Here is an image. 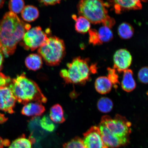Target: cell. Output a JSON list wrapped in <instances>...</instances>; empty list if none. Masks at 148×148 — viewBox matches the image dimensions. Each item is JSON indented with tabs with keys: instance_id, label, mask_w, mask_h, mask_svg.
I'll use <instances>...</instances> for the list:
<instances>
[{
	"instance_id": "obj_20",
	"label": "cell",
	"mask_w": 148,
	"mask_h": 148,
	"mask_svg": "<svg viewBox=\"0 0 148 148\" xmlns=\"http://www.w3.org/2000/svg\"><path fill=\"white\" fill-rule=\"evenodd\" d=\"M49 117L53 123H61L65 120L64 111L60 104H55L52 107L50 111Z\"/></svg>"
},
{
	"instance_id": "obj_34",
	"label": "cell",
	"mask_w": 148,
	"mask_h": 148,
	"mask_svg": "<svg viewBox=\"0 0 148 148\" xmlns=\"http://www.w3.org/2000/svg\"><path fill=\"white\" fill-rule=\"evenodd\" d=\"M8 118L6 117L5 114L0 113V124H3L7 121Z\"/></svg>"
},
{
	"instance_id": "obj_32",
	"label": "cell",
	"mask_w": 148,
	"mask_h": 148,
	"mask_svg": "<svg viewBox=\"0 0 148 148\" xmlns=\"http://www.w3.org/2000/svg\"><path fill=\"white\" fill-rule=\"evenodd\" d=\"M10 144V142L8 139H3L0 136V148H3L5 147H8Z\"/></svg>"
},
{
	"instance_id": "obj_17",
	"label": "cell",
	"mask_w": 148,
	"mask_h": 148,
	"mask_svg": "<svg viewBox=\"0 0 148 148\" xmlns=\"http://www.w3.org/2000/svg\"><path fill=\"white\" fill-rule=\"evenodd\" d=\"M36 140L31 136L27 138L25 134H23L14 140L8 148H32Z\"/></svg>"
},
{
	"instance_id": "obj_28",
	"label": "cell",
	"mask_w": 148,
	"mask_h": 148,
	"mask_svg": "<svg viewBox=\"0 0 148 148\" xmlns=\"http://www.w3.org/2000/svg\"><path fill=\"white\" fill-rule=\"evenodd\" d=\"M63 148H86L83 143L82 139L76 137L64 144Z\"/></svg>"
},
{
	"instance_id": "obj_3",
	"label": "cell",
	"mask_w": 148,
	"mask_h": 148,
	"mask_svg": "<svg viewBox=\"0 0 148 148\" xmlns=\"http://www.w3.org/2000/svg\"><path fill=\"white\" fill-rule=\"evenodd\" d=\"M88 58H74L67 64V68L60 72V76L68 84H85L90 79L92 74Z\"/></svg>"
},
{
	"instance_id": "obj_23",
	"label": "cell",
	"mask_w": 148,
	"mask_h": 148,
	"mask_svg": "<svg viewBox=\"0 0 148 148\" xmlns=\"http://www.w3.org/2000/svg\"><path fill=\"white\" fill-rule=\"evenodd\" d=\"M100 40L102 43L108 42L111 41L114 38L113 33L111 29L103 25L99 28L98 31Z\"/></svg>"
},
{
	"instance_id": "obj_15",
	"label": "cell",
	"mask_w": 148,
	"mask_h": 148,
	"mask_svg": "<svg viewBox=\"0 0 148 148\" xmlns=\"http://www.w3.org/2000/svg\"><path fill=\"white\" fill-rule=\"evenodd\" d=\"M94 86L98 93L105 95L110 92L112 85L107 77L101 76L96 79Z\"/></svg>"
},
{
	"instance_id": "obj_18",
	"label": "cell",
	"mask_w": 148,
	"mask_h": 148,
	"mask_svg": "<svg viewBox=\"0 0 148 148\" xmlns=\"http://www.w3.org/2000/svg\"><path fill=\"white\" fill-rule=\"evenodd\" d=\"M21 12L22 18L24 21L29 23L34 21L39 16L38 8L32 5L25 6Z\"/></svg>"
},
{
	"instance_id": "obj_27",
	"label": "cell",
	"mask_w": 148,
	"mask_h": 148,
	"mask_svg": "<svg viewBox=\"0 0 148 148\" xmlns=\"http://www.w3.org/2000/svg\"><path fill=\"white\" fill-rule=\"evenodd\" d=\"M89 42L93 46L100 45L103 43L101 42L98 31L94 29H90L88 31Z\"/></svg>"
},
{
	"instance_id": "obj_22",
	"label": "cell",
	"mask_w": 148,
	"mask_h": 148,
	"mask_svg": "<svg viewBox=\"0 0 148 148\" xmlns=\"http://www.w3.org/2000/svg\"><path fill=\"white\" fill-rule=\"evenodd\" d=\"M114 104L110 98L106 97H101L98 100L97 107L98 110L101 112L108 113L112 110Z\"/></svg>"
},
{
	"instance_id": "obj_9",
	"label": "cell",
	"mask_w": 148,
	"mask_h": 148,
	"mask_svg": "<svg viewBox=\"0 0 148 148\" xmlns=\"http://www.w3.org/2000/svg\"><path fill=\"white\" fill-rule=\"evenodd\" d=\"M83 136L82 140L86 148H108L103 143L99 127H92Z\"/></svg>"
},
{
	"instance_id": "obj_26",
	"label": "cell",
	"mask_w": 148,
	"mask_h": 148,
	"mask_svg": "<svg viewBox=\"0 0 148 148\" xmlns=\"http://www.w3.org/2000/svg\"><path fill=\"white\" fill-rule=\"evenodd\" d=\"M40 124L42 129L48 132H53L55 128L53 122L47 116H44L42 117L40 120Z\"/></svg>"
},
{
	"instance_id": "obj_14",
	"label": "cell",
	"mask_w": 148,
	"mask_h": 148,
	"mask_svg": "<svg viewBox=\"0 0 148 148\" xmlns=\"http://www.w3.org/2000/svg\"><path fill=\"white\" fill-rule=\"evenodd\" d=\"M123 79L121 82L122 89L125 92H131L136 88V83L134 77L132 70L127 69L123 72Z\"/></svg>"
},
{
	"instance_id": "obj_4",
	"label": "cell",
	"mask_w": 148,
	"mask_h": 148,
	"mask_svg": "<svg viewBox=\"0 0 148 148\" xmlns=\"http://www.w3.org/2000/svg\"><path fill=\"white\" fill-rule=\"evenodd\" d=\"M110 5L103 0H80L77 5L79 16H84L90 23L103 24L110 16L107 8Z\"/></svg>"
},
{
	"instance_id": "obj_21",
	"label": "cell",
	"mask_w": 148,
	"mask_h": 148,
	"mask_svg": "<svg viewBox=\"0 0 148 148\" xmlns=\"http://www.w3.org/2000/svg\"><path fill=\"white\" fill-rule=\"evenodd\" d=\"M118 33L120 38L123 40H128L132 38L134 36V29L130 24L123 23L118 27Z\"/></svg>"
},
{
	"instance_id": "obj_13",
	"label": "cell",
	"mask_w": 148,
	"mask_h": 148,
	"mask_svg": "<svg viewBox=\"0 0 148 148\" xmlns=\"http://www.w3.org/2000/svg\"><path fill=\"white\" fill-rule=\"evenodd\" d=\"M45 110V107L42 103L31 102L25 105L22 109L21 112L23 115L35 117L41 116Z\"/></svg>"
},
{
	"instance_id": "obj_2",
	"label": "cell",
	"mask_w": 148,
	"mask_h": 148,
	"mask_svg": "<svg viewBox=\"0 0 148 148\" xmlns=\"http://www.w3.org/2000/svg\"><path fill=\"white\" fill-rule=\"evenodd\" d=\"M9 85V88L18 103L25 105L31 102L44 103L47 101V98L38 85L28 78L24 73L18 75Z\"/></svg>"
},
{
	"instance_id": "obj_6",
	"label": "cell",
	"mask_w": 148,
	"mask_h": 148,
	"mask_svg": "<svg viewBox=\"0 0 148 148\" xmlns=\"http://www.w3.org/2000/svg\"><path fill=\"white\" fill-rule=\"evenodd\" d=\"M101 122L114 136L120 138H129L131 124L124 116L119 114L113 118L105 116L102 117Z\"/></svg>"
},
{
	"instance_id": "obj_8",
	"label": "cell",
	"mask_w": 148,
	"mask_h": 148,
	"mask_svg": "<svg viewBox=\"0 0 148 148\" xmlns=\"http://www.w3.org/2000/svg\"><path fill=\"white\" fill-rule=\"evenodd\" d=\"M108 4L112 5L116 14L125 11L139 10L142 9V2H147L148 0H108Z\"/></svg>"
},
{
	"instance_id": "obj_24",
	"label": "cell",
	"mask_w": 148,
	"mask_h": 148,
	"mask_svg": "<svg viewBox=\"0 0 148 148\" xmlns=\"http://www.w3.org/2000/svg\"><path fill=\"white\" fill-rule=\"evenodd\" d=\"M24 0H10L8 6L10 12L15 14L20 13L25 7Z\"/></svg>"
},
{
	"instance_id": "obj_7",
	"label": "cell",
	"mask_w": 148,
	"mask_h": 148,
	"mask_svg": "<svg viewBox=\"0 0 148 148\" xmlns=\"http://www.w3.org/2000/svg\"><path fill=\"white\" fill-rule=\"evenodd\" d=\"M49 33L47 31L44 32L40 26L33 27L25 32L20 44L27 50L34 51L45 43Z\"/></svg>"
},
{
	"instance_id": "obj_1",
	"label": "cell",
	"mask_w": 148,
	"mask_h": 148,
	"mask_svg": "<svg viewBox=\"0 0 148 148\" xmlns=\"http://www.w3.org/2000/svg\"><path fill=\"white\" fill-rule=\"evenodd\" d=\"M31 28L29 24L25 23L14 13L5 14L0 20V44L5 57L14 54L18 44Z\"/></svg>"
},
{
	"instance_id": "obj_30",
	"label": "cell",
	"mask_w": 148,
	"mask_h": 148,
	"mask_svg": "<svg viewBox=\"0 0 148 148\" xmlns=\"http://www.w3.org/2000/svg\"><path fill=\"white\" fill-rule=\"evenodd\" d=\"M10 77L7 76L4 74L0 73V87L1 86H7L11 82Z\"/></svg>"
},
{
	"instance_id": "obj_29",
	"label": "cell",
	"mask_w": 148,
	"mask_h": 148,
	"mask_svg": "<svg viewBox=\"0 0 148 148\" xmlns=\"http://www.w3.org/2000/svg\"><path fill=\"white\" fill-rule=\"evenodd\" d=\"M138 77L140 83L148 84V66L140 68L138 73Z\"/></svg>"
},
{
	"instance_id": "obj_10",
	"label": "cell",
	"mask_w": 148,
	"mask_h": 148,
	"mask_svg": "<svg viewBox=\"0 0 148 148\" xmlns=\"http://www.w3.org/2000/svg\"><path fill=\"white\" fill-rule=\"evenodd\" d=\"M132 57L131 53L127 49L118 50L113 56L114 68L118 73H123L128 69L132 64Z\"/></svg>"
},
{
	"instance_id": "obj_11",
	"label": "cell",
	"mask_w": 148,
	"mask_h": 148,
	"mask_svg": "<svg viewBox=\"0 0 148 148\" xmlns=\"http://www.w3.org/2000/svg\"><path fill=\"white\" fill-rule=\"evenodd\" d=\"M99 127L103 143L107 148H117L129 143V138H120L114 136L102 122Z\"/></svg>"
},
{
	"instance_id": "obj_35",
	"label": "cell",
	"mask_w": 148,
	"mask_h": 148,
	"mask_svg": "<svg viewBox=\"0 0 148 148\" xmlns=\"http://www.w3.org/2000/svg\"><path fill=\"white\" fill-rule=\"evenodd\" d=\"M5 0H0V9L3 6L5 3Z\"/></svg>"
},
{
	"instance_id": "obj_5",
	"label": "cell",
	"mask_w": 148,
	"mask_h": 148,
	"mask_svg": "<svg viewBox=\"0 0 148 148\" xmlns=\"http://www.w3.org/2000/svg\"><path fill=\"white\" fill-rule=\"evenodd\" d=\"M38 52L48 65H58L65 55L64 40L56 36H49L45 43L38 48Z\"/></svg>"
},
{
	"instance_id": "obj_31",
	"label": "cell",
	"mask_w": 148,
	"mask_h": 148,
	"mask_svg": "<svg viewBox=\"0 0 148 148\" xmlns=\"http://www.w3.org/2000/svg\"><path fill=\"white\" fill-rule=\"evenodd\" d=\"M63 0H38L39 3L46 6L56 5Z\"/></svg>"
},
{
	"instance_id": "obj_16",
	"label": "cell",
	"mask_w": 148,
	"mask_h": 148,
	"mask_svg": "<svg viewBox=\"0 0 148 148\" xmlns=\"http://www.w3.org/2000/svg\"><path fill=\"white\" fill-rule=\"evenodd\" d=\"M25 63L28 69L34 71L40 69L43 64L42 57L38 53H32L28 56Z\"/></svg>"
},
{
	"instance_id": "obj_33",
	"label": "cell",
	"mask_w": 148,
	"mask_h": 148,
	"mask_svg": "<svg viewBox=\"0 0 148 148\" xmlns=\"http://www.w3.org/2000/svg\"><path fill=\"white\" fill-rule=\"evenodd\" d=\"M3 60V54L2 50L1 44H0V71L2 69Z\"/></svg>"
},
{
	"instance_id": "obj_25",
	"label": "cell",
	"mask_w": 148,
	"mask_h": 148,
	"mask_svg": "<svg viewBox=\"0 0 148 148\" xmlns=\"http://www.w3.org/2000/svg\"><path fill=\"white\" fill-rule=\"evenodd\" d=\"M107 77L112 83V86L115 89L118 88V85L120 84L119 79V76L117 71L114 68L108 67L107 68Z\"/></svg>"
},
{
	"instance_id": "obj_19",
	"label": "cell",
	"mask_w": 148,
	"mask_h": 148,
	"mask_svg": "<svg viewBox=\"0 0 148 148\" xmlns=\"http://www.w3.org/2000/svg\"><path fill=\"white\" fill-rule=\"evenodd\" d=\"M73 17L75 21V29L77 33L84 34L88 32L91 25L90 22L87 18L81 16L77 18L75 15Z\"/></svg>"
},
{
	"instance_id": "obj_12",
	"label": "cell",
	"mask_w": 148,
	"mask_h": 148,
	"mask_svg": "<svg viewBox=\"0 0 148 148\" xmlns=\"http://www.w3.org/2000/svg\"><path fill=\"white\" fill-rule=\"evenodd\" d=\"M16 101L10 88L7 86L0 87V110L10 114L14 113Z\"/></svg>"
}]
</instances>
